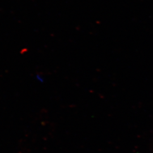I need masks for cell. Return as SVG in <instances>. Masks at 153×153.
<instances>
[]
</instances>
